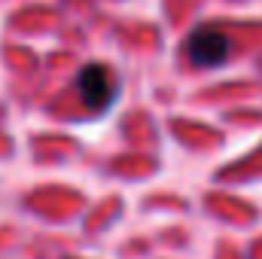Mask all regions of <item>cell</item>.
I'll use <instances>...</instances> for the list:
<instances>
[{
    "instance_id": "cell-2",
    "label": "cell",
    "mask_w": 262,
    "mask_h": 259,
    "mask_svg": "<svg viewBox=\"0 0 262 259\" xmlns=\"http://www.w3.org/2000/svg\"><path fill=\"white\" fill-rule=\"evenodd\" d=\"M229 37L216 28H195L189 37V58L198 67H216L229 58Z\"/></svg>"
},
{
    "instance_id": "cell-1",
    "label": "cell",
    "mask_w": 262,
    "mask_h": 259,
    "mask_svg": "<svg viewBox=\"0 0 262 259\" xmlns=\"http://www.w3.org/2000/svg\"><path fill=\"white\" fill-rule=\"evenodd\" d=\"M76 89H79V98L85 101V107L95 110V113H104L116 101V95H119L110 67H104V64L82 67L79 76H76Z\"/></svg>"
}]
</instances>
